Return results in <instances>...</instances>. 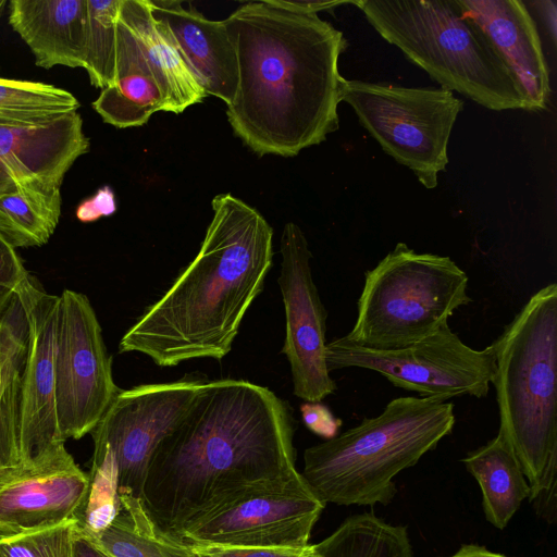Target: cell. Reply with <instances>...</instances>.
Returning <instances> with one entry per match:
<instances>
[{
  "label": "cell",
  "instance_id": "cell-4",
  "mask_svg": "<svg viewBox=\"0 0 557 557\" xmlns=\"http://www.w3.org/2000/svg\"><path fill=\"white\" fill-rule=\"evenodd\" d=\"M498 433L530 487L529 502L548 523L557 498V285L534 293L491 344Z\"/></svg>",
  "mask_w": 557,
  "mask_h": 557
},
{
  "label": "cell",
  "instance_id": "cell-7",
  "mask_svg": "<svg viewBox=\"0 0 557 557\" xmlns=\"http://www.w3.org/2000/svg\"><path fill=\"white\" fill-rule=\"evenodd\" d=\"M468 282L467 273L449 257L417 252L397 243L364 273L357 318L344 337L374 349L419 342L471 302Z\"/></svg>",
  "mask_w": 557,
  "mask_h": 557
},
{
  "label": "cell",
  "instance_id": "cell-20",
  "mask_svg": "<svg viewBox=\"0 0 557 557\" xmlns=\"http://www.w3.org/2000/svg\"><path fill=\"white\" fill-rule=\"evenodd\" d=\"M9 23L32 51L37 66L83 67L87 0H11Z\"/></svg>",
  "mask_w": 557,
  "mask_h": 557
},
{
  "label": "cell",
  "instance_id": "cell-15",
  "mask_svg": "<svg viewBox=\"0 0 557 557\" xmlns=\"http://www.w3.org/2000/svg\"><path fill=\"white\" fill-rule=\"evenodd\" d=\"M89 490L85 473L60 445L30 461L0 468V534L13 537L79 518Z\"/></svg>",
  "mask_w": 557,
  "mask_h": 557
},
{
  "label": "cell",
  "instance_id": "cell-19",
  "mask_svg": "<svg viewBox=\"0 0 557 557\" xmlns=\"http://www.w3.org/2000/svg\"><path fill=\"white\" fill-rule=\"evenodd\" d=\"M148 2L206 95L218 97L227 106L232 103L238 86V63L224 20H208L194 7L184 8L182 1Z\"/></svg>",
  "mask_w": 557,
  "mask_h": 557
},
{
  "label": "cell",
  "instance_id": "cell-35",
  "mask_svg": "<svg viewBox=\"0 0 557 557\" xmlns=\"http://www.w3.org/2000/svg\"><path fill=\"white\" fill-rule=\"evenodd\" d=\"M446 557H508L499 553H495L478 544H462L459 549Z\"/></svg>",
  "mask_w": 557,
  "mask_h": 557
},
{
  "label": "cell",
  "instance_id": "cell-13",
  "mask_svg": "<svg viewBox=\"0 0 557 557\" xmlns=\"http://www.w3.org/2000/svg\"><path fill=\"white\" fill-rule=\"evenodd\" d=\"M280 252L277 283L286 319L282 352L289 363L293 392L305 401H322L337 388L325 361L327 313L312 278L307 238L297 224H285Z\"/></svg>",
  "mask_w": 557,
  "mask_h": 557
},
{
  "label": "cell",
  "instance_id": "cell-36",
  "mask_svg": "<svg viewBox=\"0 0 557 557\" xmlns=\"http://www.w3.org/2000/svg\"><path fill=\"white\" fill-rule=\"evenodd\" d=\"M15 298V292L7 288H0V318L8 310Z\"/></svg>",
  "mask_w": 557,
  "mask_h": 557
},
{
  "label": "cell",
  "instance_id": "cell-30",
  "mask_svg": "<svg viewBox=\"0 0 557 557\" xmlns=\"http://www.w3.org/2000/svg\"><path fill=\"white\" fill-rule=\"evenodd\" d=\"M300 412L302 422L312 433L325 441L338 435L342 420L336 418L321 401H305L300 406Z\"/></svg>",
  "mask_w": 557,
  "mask_h": 557
},
{
  "label": "cell",
  "instance_id": "cell-11",
  "mask_svg": "<svg viewBox=\"0 0 557 557\" xmlns=\"http://www.w3.org/2000/svg\"><path fill=\"white\" fill-rule=\"evenodd\" d=\"M54 376L64 442L90 433L121 392L96 312L86 295L72 289L59 296Z\"/></svg>",
  "mask_w": 557,
  "mask_h": 557
},
{
  "label": "cell",
  "instance_id": "cell-34",
  "mask_svg": "<svg viewBox=\"0 0 557 557\" xmlns=\"http://www.w3.org/2000/svg\"><path fill=\"white\" fill-rule=\"evenodd\" d=\"M278 5L300 13L318 14L320 11H332L342 4H354L355 1H294L274 0Z\"/></svg>",
  "mask_w": 557,
  "mask_h": 557
},
{
  "label": "cell",
  "instance_id": "cell-29",
  "mask_svg": "<svg viewBox=\"0 0 557 557\" xmlns=\"http://www.w3.org/2000/svg\"><path fill=\"white\" fill-rule=\"evenodd\" d=\"M195 557H311L312 544L301 548L189 546Z\"/></svg>",
  "mask_w": 557,
  "mask_h": 557
},
{
  "label": "cell",
  "instance_id": "cell-1",
  "mask_svg": "<svg viewBox=\"0 0 557 557\" xmlns=\"http://www.w3.org/2000/svg\"><path fill=\"white\" fill-rule=\"evenodd\" d=\"M289 404L246 380H208L154 450L141 502L174 536L234 498L299 473Z\"/></svg>",
  "mask_w": 557,
  "mask_h": 557
},
{
  "label": "cell",
  "instance_id": "cell-25",
  "mask_svg": "<svg viewBox=\"0 0 557 557\" xmlns=\"http://www.w3.org/2000/svg\"><path fill=\"white\" fill-rule=\"evenodd\" d=\"M92 108L104 123L119 128L140 126L170 106L156 81L136 65L116 59L114 83L101 89Z\"/></svg>",
  "mask_w": 557,
  "mask_h": 557
},
{
  "label": "cell",
  "instance_id": "cell-5",
  "mask_svg": "<svg viewBox=\"0 0 557 557\" xmlns=\"http://www.w3.org/2000/svg\"><path fill=\"white\" fill-rule=\"evenodd\" d=\"M454 405L432 397H397L362 421L304 453L300 472L325 505H388L394 478L436 448L455 426Z\"/></svg>",
  "mask_w": 557,
  "mask_h": 557
},
{
  "label": "cell",
  "instance_id": "cell-10",
  "mask_svg": "<svg viewBox=\"0 0 557 557\" xmlns=\"http://www.w3.org/2000/svg\"><path fill=\"white\" fill-rule=\"evenodd\" d=\"M324 507L299 472L234 498L172 537L188 546L301 548Z\"/></svg>",
  "mask_w": 557,
  "mask_h": 557
},
{
  "label": "cell",
  "instance_id": "cell-26",
  "mask_svg": "<svg viewBox=\"0 0 557 557\" xmlns=\"http://www.w3.org/2000/svg\"><path fill=\"white\" fill-rule=\"evenodd\" d=\"M79 106L78 99L61 87L0 76V123L45 124L76 112Z\"/></svg>",
  "mask_w": 557,
  "mask_h": 557
},
{
  "label": "cell",
  "instance_id": "cell-24",
  "mask_svg": "<svg viewBox=\"0 0 557 557\" xmlns=\"http://www.w3.org/2000/svg\"><path fill=\"white\" fill-rule=\"evenodd\" d=\"M311 557H413L406 525L372 512L346 518L329 536L312 544Z\"/></svg>",
  "mask_w": 557,
  "mask_h": 557
},
{
  "label": "cell",
  "instance_id": "cell-8",
  "mask_svg": "<svg viewBox=\"0 0 557 557\" xmlns=\"http://www.w3.org/2000/svg\"><path fill=\"white\" fill-rule=\"evenodd\" d=\"M341 101L382 149L407 166L425 188L437 186L448 164L447 147L463 101L445 88L404 87L344 79Z\"/></svg>",
  "mask_w": 557,
  "mask_h": 557
},
{
  "label": "cell",
  "instance_id": "cell-37",
  "mask_svg": "<svg viewBox=\"0 0 557 557\" xmlns=\"http://www.w3.org/2000/svg\"><path fill=\"white\" fill-rule=\"evenodd\" d=\"M7 5H8L7 0H0V15L3 13Z\"/></svg>",
  "mask_w": 557,
  "mask_h": 557
},
{
  "label": "cell",
  "instance_id": "cell-32",
  "mask_svg": "<svg viewBox=\"0 0 557 557\" xmlns=\"http://www.w3.org/2000/svg\"><path fill=\"white\" fill-rule=\"evenodd\" d=\"M28 274L16 249L0 235V288L15 292Z\"/></svg>",
  "mask_w": 557,
  "mask_h": 557
},
{
  "label": "cell",
  "instance_id": "cell-39",
  "mask_svg": "<svg viewBox=\"0 0 557 557\" xmlns=\"http://www.w3.org/2000/svg\"><path fill=\"white\" fill-rule=\"evenodd\" d=\"M4 539H7V537H4L3 535L0 534V542L3 541Z\"/></svg>",
  "mask_w": 557,
  "mask_h": 557
},
{
  "label": "cell",
  "instance_id": "cell-12",
  "mask_svg": "<svg viewBox=\"0 0 557 557\" xmlns=\"http://www.w3.org/2000/svg\"><path fill=\"white\" fill-rule=\"evenodd\" d=\"M208 381L199 373L169 383L143 384L116 395L90 432L92 457L107 458L117 473L119 496L140 498L150 459Z\"/></svg>",
  "mask_w": 557,
  "mask_h": 557
},
{
  "label": "cell",
  "instance_id": "cell-17",
  "mask_svg": "<svg viewBox=\"0 0 557 557\" xmlns=\"http://www.w3.org/2000/svg\"><path fill=\"white\" fill-rule=\"evenodd\" d=\"M478 26L524 96L528 111L547 108L549 69L537 25L520 0H457Z\"/></svg>",
  "mask_w": 557,
  "mask_h": 557
},
{
  "label": "cell",
  "instance_id": "cell-28",
  "mask_svg": "<svg viewBox=\"0 0 557 557\" xmlns=\"http://www.w3.org/2000/svg\"><path fill=\"white\" fill-rule=\"evenodd\" d=\"M78 518L60 524L7 537L0 548L7 557H72Z\"/></svg>",
  "mask_w": 557,
  "mask_h": 557
},
{
  "label": "cell",
  "instance_id": "cell-31",
  "mask_svg": "<svg viewBox=\"0 0 557 557\" xmlns=\"http://www.w3.org/2000/svg\"><path fill=\"white\" fill-rule=\"evenodd\" d=\"M116 199L113 189L106 185L92 196L84 199L76 208L75 214L83 223L95 222L110 216L116 211Z\"/></svg>",
  "mask_w": 557,
  "mask_h": 557
},
{
  "label": "cell",
  "instance_id": "cell-6",
  "mask_svg": "<svg viewBox=\"0 0 557 557\" xmlns=\"http://www.w3.org/2000/svg\"><path fill=\"white\" fill-rule=\"evenodd\" d=\"M354 5L442 88L490 110H527L512 75L457 0H361Z\"/></svg>",
  "mask_w": 557,
  "mask_h": 557
},
{
  "label": "cell",
  "instance_id": "cell-22",
  "mask_svg": "<svg viewBox=\"0 0 557 557\" xmlns=\"http://www.w3.org/2000/svg\"><path fill=\"white\" fill-rule=\"evenodd\" d=\"M61 207L60 185H22L0 196V235L14 249L40 247L53 235Z\"/></svg>",
  "mask_w": 557,
  "mask_h": 557
},
{
  "label": "cell",
  "instance_id": "cell-2",
  "mask_svg": "<svg viewBox=\"0 0 557 557\" xmlns=\"http://www.w3.org/2000/svg\"><path fill=\"white\" fill-rule=\"evenodd\" d=\"M235 46L238 86L227 119L260 157H294L339 127L343 33L318 14L274 0L249 2L224 20Z\"/></svg>",
  "mask_w": 557,
  "mask_h": 557
},
{
  "label": "cell",
  "instance_id": "cell-23",
  "mask_svg": "<svg viewBox=\"0 0 557 557\" xmlns=\"http://www.w3.org/2000/svg\"><path fill=\"white\" fill-rule=\"evenodd\" d=\"M116 517L91 539L112 557H195L191 548L162 532L140 498L120 495ZM83 527V525H82Z\"/></svg>",
  "mask_w": 557,
  "mask_h": 557
},
{
  "label": "cell",
  "instance_id": "cell-33",
  "mask_svg": "<svg viewBox=\"0 0 557 557\" xmlns=\"http://www.w3.org/2000/svg\"><path fill=\"white\" fill-rule=\"evenodd\" d=\"M72 557H112L103 550L78 522L74 537Z\"/></svg>",
  "mask_w": 557,
  "mask_h": 557
},
{
  "label": "cell",
  "instance_id": "cell-14",
  "mask_svg": "<svg viewBox=\"0 0 557 557\" xmlns=\"http://www.w3.org/2000/svg\"><path fill=\"white\" fill-rule=\"evenodd\" d=\"M26 325L21 375V463L30 462L65 442L58 426L54 360L59 296L47 293L32 276L15 290Z\"/></svg>",
  "mask_w": 557,
  "mask_h": 557
},
{
  "label": "cell",
  "instance_id": "cell-16",
  "mask_svg": "<svg viewBox=\"0 0 557 557\" xmlns=\"http://www.w3.org/2000/svg\"><path fill=\"white\" fill-rule=\"evenodd\" d=\"M89 148L77 111L38 125L0 123V196L37 182L62 186Z\"/></svg>",
  "mask_w": 557,
  "mask_h": 557
},
{
  "label": "cell",
  "instance_id": "cell-27",
  "mask_svg": "<svg viewBox=\"0 0 557 557\" xmlns=\"http://www.w3.org/2000/svg\"><path fill=\"white\" fill-rule=\"evenodd\" d=\"M121 0H87L88 27L85 66L90 84L103 89L114 83L116 21Z\"/></svg>",
  "mask_w": 557,
  "mask_h": 557
},
{
  "label": "cell",
  "instance_id": "cell-38",
  "mask_svg": "<svg viewBox=\"0 0 557 557\" xmlns=\"http://www.w3.org/2000/svg\"><path fill=\"white\" fill-rule=\"evenodd\" d=\"M0 557H7V556L4 555V553L1 550V548H0Z\"/></svg>",
  "mask_w": 557,
  "mask_h": 557
},
{
  "label": "cell",
  "instance_id": "cell-18",
  "mask_svg": "<svg viewBox=\"0 0 557 557\" xmlns=\"http://www.w3.org/2000/svg\"><path fill=\"white\" fill-rule=\"evenodd\" d=\"M116 58L129 61L150 75L172 113H182L207 97L185 64L169 29L152 15L148 0H121Z\"/></svg>",
  "mask_w": 557,
  "mask_h": 557
},
{
  "label": "cell",
  "instance_id": "cell-3",
  "mask_svg": "<svg viewBox=\"0 0 557 557\" xmlns=\"http://www.w3.org/2000/svg\"><path fill=\"white\" fill-rule=\"evenodd\" d=\"M213 216L195 259L125 332L120 352L157 366L221 360L262 292L273 259V230L258 210L231 194L211 201Z\"/></svg>",
  "mask_w": 557,
  "mask_h": 557
},
{
  "label": "cell",
  "instance_id": "cell-21",
  "mask_svg": "<svg viewBox=\"0 0 557 557\" xmlns=\"http://www.w3.org/2000/svg\"><path fill=\"white\" fill-rule=\"evenodd\" d=\"M462 462L481 487L485 519L493 527L505 529L530 496L528 480L510 447L497 434L469 451Z\"/></svg>",
  "mask_w": 557,
  "mask_h": 557
},
{
  "label": "cell",
  "instance_id": "cell-9",
  "mask_svg": "<svg viewBox=\"0 0 557 557\" xmlns=\"http://www.w3.org/2000/svg\"><path fill=\"white\" fill-rule=\"evenodd\" d=\"M325 361L330 372L373 370L395 387L446 401L460 396L484 398L495 373L492 345L474 349L448 323L419 342L395 349L368 348L342 336L326 345Z\"/></svg>",
  "mask_w": 557,
  "mask_h": 557
}]
</instances>
